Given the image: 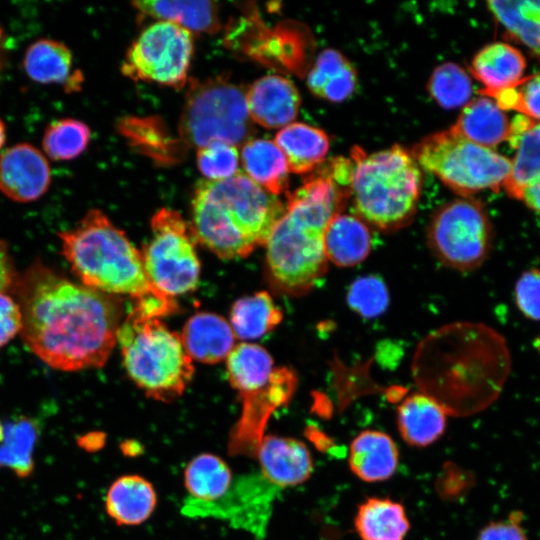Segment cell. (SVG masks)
Here are the masks:
<instances>
[{"mask_svg":"<svg viewBox=\"0 0 540 540\" xmlns=\"http://www.w3.org/2000/svg\"><path fill=\"white\" fill-rule=\"evenodd\" d=\"M280 489L260 473L234 478L228 492L220 499L204 503L190 497L184 499L181 513L190 518H216L233 528L249 532L256 539L266 535L273 505Z\"/></svg>","mask_w":540,"mask_h":540,"instance_id":"4fadbf2b","label":"cell"},{"mask_svg":"<svg viewBox=\"0 0 540 540\" xmlns=\"http://www.w3.org/2000/svg\"><path fill=\"white\" fill-rule=\"evenodd\" d=\"M255 457L259 462V473L280 490L304 483L314 468L306 444L292 437L264 435Z\"/></svg>","mask_w":540,"mask_h":540,"instance_id":"2e32d148","label":"cell"},{"mask_svg":"<svg viewBox=\"0 0 540 540\" xmlns=\"http://www.w3.org/2000/svg\"><path fill=\"white\" fill-rule=\"evenodd\" d=\"M508 141L516 153L503 188L519 200L523 188L540 176V122L529 119L524 129Z\"/></svg>","mask_w":540,"mask_h":540,"instance_id":"e575fe53","label":"cell"},{"mask_svg":"<svg viewBox=\"0 0 540 540\" xmlns=\"http://www.w3.org/2000/svg\"><path fill=\"white\" fill-rule=\"evenodd\" d=\"M351 177L341 166L310 177L287 194L286 211L266 243V262L272 284L281 292L299 296L324 276L326 229L349 200Z\"/></svg>","mask_w":540,"mask_h":540,"instance_id":"3957f363","label":"cell"},{"mask_svg":"<svg viewBox=\"0 0 540 540\" xmlns=\"http://www.w3.org/2000/svg\"><path fill=\"white\" fill-rule=\"evenodd\" d=\"M349 199L357 216L382 231H395L413 219L422 173L411 152L399 145L367 155L355 147Z\"/></svg>","mask_w":540,"mask_h":540,"instance_id":"8992f818","label":"cell"},{"mask_svg":"<svg viewBox=\"0 0 540 540\" xmlns=\"http://www.w3.org/2000/svg\"><path fill=\"white\" fill-rule=\"evenodd\" d=\"M427 87L431 97L445 109L464 107L473 93L470 76L462 67L452 62L437 66Z\"/></svg>","mask_w":540,"mask_h":540,"instance_id":"74e56055","label":"cell"},{"mask_svg":"<svg viewBox=\"0 0 540 540\" xmlns=\"http://www.w3.org/2000/svg\"><path fill=\"white\" fill-rule=\"evenodd\" d=\"M125 444L126 446L122 445V450L124 451L126 455L138 454L137 452L138 449H135V447L137 448V442L127 441Z\"/></svg>","mask_w":540,"mask_h":540,"instance_id":"c3c4849f","label":"cell"},{"mask_svg":"<svg viewBox=\"0 0 540 540\" xmlns=\"http://www.w3.org/2000/svg\"><path fill=\"white\" fill-rule=\"evenodd\" d=\"M348 463L351 471L362 481L381 482L395 473L399 451L394 440L385 432L365 430L352 440Z\"/></svg>","mask_w":540,"mask_h":540,"instance_id":"44dd1931","label":"cell"},{"mask_svg":"<svg viewBox=\"0 0 540 540\" xmlns=\"http://www.w3.org/2000/svg\"><path fill=\"white\" fill-rule=\"evenodd\" d=\"M526 68L523 54L502 42L483 47L473 58L471 72L485 88L482 94L512 86L522 79Z\"/></svg>","mask_w":540,"mask_h":540,"instance_id":"d4e9b609","label":"cell"},{"mask_svg":"<svg viewBox=\"0 0 540 540\" xmlns=\"http://www.w3.org/2000/svg\"><path fill=\"white\" fill-rule=\"evenodd\" d=\"M157 505L153 484L137 474H126L113 481L105 496V509L119 526H137L147 521Z\"/></svg>","mask_w":540,"mask_h":540,"instance_id":"ffe728a7","label":"cell"},{"mask_svg":"<svg viewBox=\"0 0 540 540\" xmlns=\"http://www.w3.org/2000/svg\"><path fill=\"white\" fill-rule=\"evenodd\" d=\"M447 413L433 399L416 392L406 397L397 408V427L402 439L413 447H426L436 442L446 428Z\"/></svg>","mask_w":540,"mask_h":540,"instance_id":"7402d4cb","label":"cell"},{"mask_svg":"<svg viewBox=\"0 0 540 540\" xmlns=\"http://www.w3.org/2000/svg\"><path fill=\"white\" fill-rule=\"evenodd\" d=\"M361 540H404L410 523L403 505L389 498H367L354 519Z\"/></svg>","mask_w":540,"mask_h":540,"instance_id":"4316f807","label":"cell"},{"mask_svg":"<svg viewBox=\"0 0 540 540\" xmlns=\"http://www.w3.org/2000/svg\"><path fill=\"white\" fill-rule=\"evenodd\" d=\"M133 5L145 15L190 33H213L220 27L219 8L212 1H136Z\"/></svg>","mask_w":540,"mask_h":540,"instance_id":"f546056e","label":"cell"},{"mask_svg":"<svg viewBox=\"0 0 540 540\" xmlns=\"http://www.w3.org/2000/svg\"><path fill=\"white\" fill-rule=\"evenodd\" d=\"M522 520V512L513 511L507 519L493 521L483 527L477 540H528Z\"/></svg>","mask_w":540,"mask_h":540,"instance_id":"7bdbcfd3","label":"cell"},{"mask_svg":"<svg viewBox=\"0 0 540 540\" xmlns=\"http://www.w3.org/2000/svg\"><path fill=\"white\" fill-rule=\"evenodd\" d=\"M434 255L459 271L480 266L492 244V229L480 203L456 199L442 206L432 217L427 232Z\"/></svg>","mask_w":540,"mask_h":540,"instance_id":"8fae6325","label":"cell"},{"mask_svg":"<svg viewBox=\"0 0 540 540\" xmlns=\"http://www.w3.org/2000/svg\"><path fill=\"white\" fill-rule=\"evenodd\" d=\"M246 103L253 122L274 129L292 123L301 99L292 81L280 75H266L250 85L246 91Z\"/></svg>","mask_w":540,"mask_h":540,"instance_id":"e0dca14e","label":"cell"},{"mask_svg":"<svg viewBox=\"0 0 540 540\" xmlns=\"http://www.w3.org/2000/svg\"><path fill=\"white\" fill-rule=\"evenodd\" d=\"M411 154L419 167L465 198L484 189L499 190L512 169L509 158L467 140L452 127L423 138Z\"/></svg>","mask_w":540,"mask_h":540,"instance_id":"ba28073f","label":"cell"},{"mask_svg":"<svg viewBox=\"0 0 540 540\" xmlns=\"http://www.w3.org/2000/svg\"><path fill=\"white\" fill-rule=\"evenodd\" d=\"M514 298L520 312L527 318L540 321V270L524 272L517 280Z\"/></svg>","mask_w":540,"mask_h":540,"instance_id":"b9f144b4","label":"cell"},{"mask_svg":"<svg viewBox=\"0 0 540 540\" xmlns=\"http://www.w3.org/2000/svg\"><path fill=\"white\" fill-rule=\"evenodd\" d=\"M519 200L540 216V176L523 188Z\"/></svg>","mask_w":540,"mask_h":540,"instance_id":"bcb514c9","label":"cell"},{"mask_svg":"<svg viewBox=\"0 0 540 540\" xmlns=\"http://www.w3.org/2000/svg\"><path fill=\"white\" fill-rule=\"evenodd\" d=\"M226 364L229 382L240 398L267 386L276 371L267 350L253 343L235 346Z\"/></svg>","mask_w":540,"mask_h":540,"instance_id":"4dcf8cb0","label":"cell"},{"mask_svg":"<svg viewBox=\"0 0 540 540\" xmlns=\"http://www.w3.org/2000/svg\"><path fill=\"white\" fill-rule=\"evenodd\" d=\"M6 142V126L4 121L0 118V152Z\"/></svg>","mask_w":540,"mask_h":540,"instance_id":"681fc988","label":"cell"},{"mask_svg":"<svg viewBox=\"0 0 540 540\" xmlns=\"http://www.w3.org/2000/svg\"><path fill=\"white\" fill-rule=\"evenodd\" d=\"M22 313L24 344L53 369L100 368L117 343L122 322L112 295L77 284L40 261L12 289Z\"/></svg>","mask_w":540,"mask_h":540,"instance_id":"6da1fadb","label":"cell"},{"mask_svg":"<svg viewBox=\"0 0 540 540\" xmlns=\"http://www.w3.org/2000/svg\"><path fill=\"white\" fill-rule=\"evenodd\" d=\"M51 182L48 158L33 144L16 143L0 154V192L10 200L34 202L47 193Z\"/></svg>","mask_w":540,"mask_h":540,"instance_id":"9a60e30c","label":"cell"},{"mask_svg":"<svg viewBox=\"0 0 540 540\" xmlns=\"http://www.w3.org/2000/svg\"><path fill=\"white\" fill-rule=\"evenodd\" d=\"M57 235L82 285L108 295H128L135 302L167 297L150 284L141 252L101 210L90 209L73 228Z\"/></svg>","mask_w":540,"mask_h":540,"instance_id":"5b68a950","label":"cell"},{"mask_svg":"<svg viewBox=\"0 0 540 540\" xmlns=\"http://www.w3.org/2000/svg\"><path fill=\"white\" fill-rule=\"evenodd\" d=\"M252 122L244 89L215 78L191 84L179 130L185 143L197 149L214 141L237 146L252 139Z\"/></svg>","mask_w":540,"mask_h":540,"instance_id":"9c48e42d","label":"cell"},{"mask_svg":"<svg viewBox=\"0 0 540 540\" xmlns=\"http://www.w3.org/2000/svg\"><path fill=\"white\" fill-rule=\"evenodd\" d=\"M296 376L288 368H276L270 383L264 388L241 397L242 410L233 426L227 450L231 456L254 457L264 437L269 418L291 399Z\"/></svg>","mask_w":540,"mask_h":540,"instance_id":"5bb4252c","label":"cell"},{"mask_svg":"<svg viewBox=\"0 0 540 540\" xmlns=\"http://www.w3.org/2000/svg\"><path fill=\"white\" fill-rule=\"evenodd\" d=\"M239 153L236 146L214 141L198 149L197 166L209 181H221L239 172Z\"/></svg>","mask_w":540,"mask_h":540,"instance_id":"60d3db41","label":"cell"},{"mask_svg":"<svg viewBox=\"0 0 540 540\" xmlns=\"http://www.w3.org/2000/svg\"><path fill=\"white\" fill-rule=\"evenodd\" d=\"M91 138L89 126L75 118H60L49 123L42 136V149L47 158L56 162L79 157Z\"/></svg>","mask_w":540,"mask_h":540,"instance_id":"8d00e7d4","label":"cell"},{"mask_svg":"<svg viewBox=\"0 0 540 540\" xmlns=\"http://www.w3.org/2000/svg\"><path fill=\"white\" fill-rule=\"evenodd\" d=\"M483 95L492 97L503 111L515 110L535 122L540 121V73Z\"/></svg>","mask_w":540,"mask_h":540,"instance_id":"f35d334b","label":"cell"},{"mask_svg":"<svg viewBox=\"0 0 540 540\" xmlns=\"http://www.w3.org/2000/svg\"><path fill=\"white\" fill-rule=\"evenodd\" d=\"M534 347L537 352L540 354V335L534 341Z\"/></svg>","mask_w":540,"mask_h":540,"instance_id":"f907efd6","label":"cell"},{"mask_svg":"<svg viewBox=\"0 0 540 540\" xmlns=\"http://www.w3.org/2000/svg\"><path fill=\"white\" fill-rule=\"evenodd\" d=\"M22 327L21 309L8 293L0 292V348L8 344Z\"/></svg>","mask_w":540,"mask_h":540,"instance_id":"ee69618b","label":"cell"},{"mask_svg":"<svg viewBox=\"0 0 540 540\" xmlns=\"http://www.w3.org/2000/svg\"><path fill=\"white\" fill-rule=\"evenodd\" d=\"M282 319V312L266 291L238 299L232 306L230 325L235 336L242 340L258 339Z\"/></svg>","mask_w":540,"mask_h":540,"instance_id":"d6a6232c","label":"cell"},{"mask_svg":"<svg viewBox=\"0 0 540 540\" xmlns=\"http://www.w3.org/2000/svg\"><path fill=\"white\" fill-rule=\"evenodd\" d=\"M347 302L359 315L374 318L382 314L389 305L388 289L378 276H362L351 284Z\"/></svg>","mask_w":540,"mask_h":540,"instance_id":"ab89813d","label":"cell"},{"mask_svg":"<svg viewBox=\"0 0 540 540\" xmlns=\"http://www.w3.org/2000/svg\"><path fill=\"white\" fill-rule=\"evenodd\" d=\"M193 54L192 35L166 21L145 28L129 48L122 72L133 80L182 87Z\"/></svg>","mask_w":540,"mask_h":540,"instance_id":"7c38bea8","label":"cell"},{"mask_svg":"<svg viewBox=\"0 0 540 540\" xmlns=\"http://www.w3.org/2000/svg\"><path fill=\"white\" fill-rule=\"evenodd\" d=\"M286 205L244 172L221 181H201L192 199L196 240L222 259L248 256L266 245Z\"/></svg>","mask_w":540,"mask_h":540,"instance_id":"277c9868","label":"cell"},{"mask_svg":"<svg viewBox=\"0 0 540 540\" xmlns=\"http://www.w3.org/2000/svg\"><path fill=\"white\" fill-rule=\"evenodd\" d=\"M22 66L25 74L39 84H62L71 92L80 88L81 73L73 71L69 47L55 39L39 38L25 50Z\"/></svg>","mask_w":540,"mask_h":540,"instance_id":"ac0fdd59","label":"cell"},{"mask_svg":"<svg viewBox=\"0 0 540 540\" xmlns=\"http://www.w3.org/2000/svg\"><path fill=\"white\" fill-rule=\"evenodd\" d=\"M180 337L191 359L207 364L226 359L235 342L230 323L211 312H199L190 317Z\"/></svg>","mask_w":540,"mask_h":540,"instance_id":"d6986e66","label":"cell"},{"mask_svg":"<svg viewBox=\"0 0 540 540\" xmlns=\"http://www.w3.org/2000/svg\"><path fill=\"white\" fill-rule=\"evenodd\" d=\"M487 6L508 33L540 53V0L489 1Z\"/></svg>","mask_w":540,"mask_h":540,"instance_id":"d590c367","label":"cell"},{"mask_svg":"<svg viewBox=\"0 0 540 540\" xmlns=\"http://www.w3.org/2000/svg\"><path fill=\"white\" fill-rule=\"evenodd\" d=\"M274 142L285 155L290 171L296 174L314 169L329 150L327 134L305 123L292 122L281 128Z\"/></svg>","mask_w":540,"mask_h":540,"instance_id":"83f0119b","label":"cell"},{"mask_svg":"<svg viewBox=\"0 0 540 540\" xmlns=\"http://www.w3.org/2000/svg\"><path fill=\"white\" fill-rule=\"evenodd\" d=\"M510 369L504 339L480 323L456 322L428 334L418 344L412 376L419 392L451 416H469L489 406Z\"/></svg>","mask_w":540,"mask_h":540,"instance_id":"7a4b0ae2","label":"cell"},{"mask_svg":"<svg viewBox=\"0 0 540 540\" xmlns=\"http://www.w3.org/2000/svg\"><path fill=\"white\" fill-rule=\"evenodd\" d=\"M6 34L3 27L0 24V79L4 72L7 60V46H6Z\"/></svg>","mask_w":540,"mask_h":540,"instance_id":"7dc6e473","label":"cell"},{"mask_svg":"<svg viewBox=\"0 0 540 540\" xmlns=\"http://www.w3.org/2000/svg\"><path fill=\"white\" fill-rule=\"evenodd\" d=\"M17 277L8 245L0 237V292L12 291Z\"/></svg>","mask_w":540,"mask_h":540,"instance_id":"f6af8a7d","label":"cell"},{"mask_svg":"<svg viewBox=\"0 0 540 540\" xmlns=\"http://www.w3.org/2000/svg\"><path fill=\"white\" fill-rule=\"evenodd\" d=\"M328 261L341 266H355L371 250V234L366 223L356 215L339 213L330 221L324 238Z\"/></svg>","mask_w":540,"mask_h":540,"instance_id":"cb8c5ba5","label":"cell"},{"mask_svg":"<svg viewBox=\"0 0 540 540\" xmlns=\"http://www.w3.org/2000/svg\"><path fill=\"white\" fill-rule=\"evenodd\" d=\"M188 497L204 503L223 497L234 481L228 463L220 456L205 452L193 457L183 473Z\"/></svg>","mask_w":540,"mask_h":540,"instance_id":"1f68e13d","label":"cell"},{"mask_svg":"<svg viewBox=\"0 0 540 540\" xmlns=\"http://www.w3.org/2000/svg\"><path fill=\"white\" fill-rule=\"evenodd\" d=\"M151 231L141 252L150 284L172 299L193 291L199 282L200 261L191 226L178 212L162 208L151 219Z\"/></svg>","mask_w":540,"mask_h":540,"instance_id":"30bf717a","label":"cell"},{"mask_svg":"<svg viewBox=\"0 0 540 540\" xmlns=\"http://www.w3.org/2000/svg\"><path fill=\"white\" fill-rule=\"evenodd\" d=\"M117 342L127 374L147 397L175 400L191 382L193 360L180 335L169 330L161 318L133 307L118 328Z\"/></svg>","mask_w":540,"mask_h":540,"instance_id":"52a82bcc","label":"cell"},{"mask_svg":"<svg viewBox=\"0 0 540 540\" xmlns=\"http://www.w3.org/2000/svg\"><path fill=\"white\" fill-rule=\"evenodd\" d=\"M357 83L356 71L339 51H321L307 75V86L317 97L338 103L348 99Z\"/></svg>","mask_w":540,"mask_h":540,"instance_id":"f1b7e54d","label":"cell"},{"mask_svg":"<svg viewBox=\"0 0 540 540\" xmlns=\"http://www.w3.org/2000/svg\"><path fill=\"white\" fill-rule=\"evenodd\" d=\"M39 426L31 418L21 416L3 425L0 441V468H7L20 478L33 472V452Z\"/></svg>","mask_w":540,"mask_h":540,"instance_id":"836d02e7","label":"cell"},{"mask_svg":"<svg viewBox=\"0 0 540 540\" xmlns=\"http://www.w3.org/2000/svg\"><path fill=\"white\" fill-rule=\"evenodd\" d=\"M2 435H3V426L0 424V441L2 439Z\"/></svg>","mask_w":540,"mask_h":540,"instance_id":"816d5d0a","label":"cell"},{"mask_svg":"<svg viewBox=\"0 0 540 540\" xmlns=\"http://www.w3.org/2000/svg\"><path fill=\"white\" fill-rule=\"evenodd\" d=\"M241 163L245 174L269 193L278 196L286 191L290 169L275 142L250 139L242 146Z\"/></svg>","mask_w":540,"mask_h":540,"instance_id":"484cf974","label":"cell"},{"mask_svg":"<svg viewBox=\"0 0 540 540\" xmlns=\"http://www.w3.org/2000/svg\"><path fill=\"white\" fill-rule=\"evenodd\" d=\"M452 128L467 140L492 149L508 140L510 123L494 100L482 96L463 107Z\"/></svg>","mask_w":540,"mask_h":540,"instance_id":"603a6c76","label":"cell"}]
</instances>
